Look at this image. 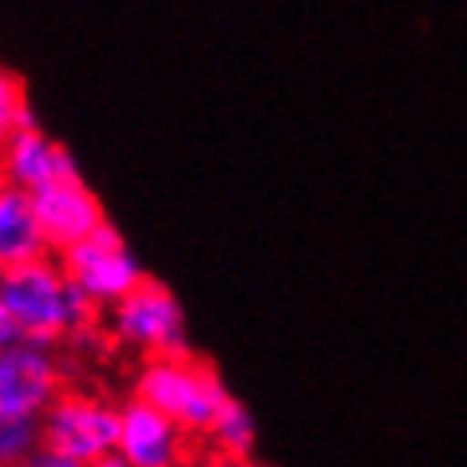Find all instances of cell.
<instances>
[{"mask_svg": "<svg viewBox=\"0 0 467 467\" xmlns=\"http://www.w3.org/2000/svg\"><path fill=\"white\" fill-rule=\"evenodd\" d=\"M0 301L13 317L16 337L40 345L76 341L91 329L96 306L72 285L60 262L44 258L0 274Z\"/></svg>", "mask_w": 467, "mask_h": 467, "instance_id": "cell-1", "label": "cell"}, {"mask_svg": "<svg viewBox=\"0 0 467 467\" xmlns=\"http://www.w3.org/2000/svg\"><path fill=\"white\" fill-rule=\"evenodd\" d=\"M135 400L159 408L186 436H210L234 396L226 392L222 377L206 360L179 353V357L143 360V368L135 377Z\"/></svg>", "mask_w": 467, "mask_h": 467, "instance_id": "cell-2", "label": "cell"}, {"mask_svg": "<svg viewBox=\"0 0 467 467\" xmlns=\"http://www.w3.org/2000/svg\"><path fill=\"white\" fill-rule=\"evenodd\" d=\"M40 436H44V451L91 467L115 455V443H119V408L99 392L64 389L60 400L40 416Z\"/></svg>", "mask_w": 467, "mask_h": 467, "instance_id": "cell-3", "label": "cell"}, {"mask_svg": "<svg viewBox=\"0 0 467 467\" xmlns=\"http://www.w3.org/2000/svg\"><path fill=\"white\" fill-rule=\"evenodd\" d=\"M60 265L96 309H115L147 282L143 262L135 258V250L115 226H99L91 238L60 254Z\"/></svg>", "mask_w": 467, "mask_h": 467, "instance_id": "cell-4", "label": "cell"}, {"mask_svg": "<svg viewBox=\"0 0 467 467\" xmlns=\"http://www.w3.org/2000/svg\"><path fill=\"white\" fill-rule=\"evenodd\" d=\"M108 329H111V341H119L143 360L186 353L182 306L159 282H143L131 297H123L115 309H108Z\"/></svg>", "mask_w": 467, "mask_h": 467, "instance_id": "cell-5", "label": "cell"}, {"mask_svg": "<svg viewBox=\"0 0 467 467\" xmlns=\"http://www.w3.org/2000/svg\"><path fill=\"white\" fill-rule=\"evenodd\" d=\"M64 396V365L52 345L16 341L0 345V416L40 420Z\"/></svg>", "mask_w": 467, "mask_h": 467, "instance_id": "cell-6", "label": "cell"}, {"mask_svg": "<svg viewBox=\"0 0 467 467\" xmlns=\"http://www.w3.org/2000/svg\"><path fill=\"white\" fill-rule=\"evenodd\" d=\"M32 202H36V218H40L44 238H48V250L67 254L84 238H91L99 226H108L96 191L79 174L44 186L40 194H32Z\"/></svg>", "mask_w": 467, "mask_h": 467, "instance_id": "cell-7", "label": "cell"}, {"mask_svg": "<svg viewBox=\"0 0 467 467\" xmlns=\"http://www.w3.org/2000/svg\"><path fill=\"white\" fill-rule=\"evenodd\" d=\"M186 431L143 400L119 404V443L115 455L131 467H186Z\"/></svg>", "mask_w": 467, "mask_h": 467, "instance_id": "cell-8", "label": "cell"}, {"mask_svg": "<svg viewBox=\"0 0 467 467\" xmlns=\"http://www.w3.org/2000/svg\"><path fill=\"white\" fill-rule=\"evenodd\" d=\"M76 171V159L67 155L64 143H56L52 135H44L36 123L25 127L8 150L0 155V182L16 186V191H28V194H40L44 186L60 182V179H72Z\"/></svg>", "mask_w": 467, "mask_h": 467, "instance_id": "cell-9", "label": "cell"}, {"mask_svg": "<svg viewBox=\"0 0 467 467\" xmlns=\"http://www.w3.org/2000/svg\"><path fill=\"white\" fill-rule=\"evenodd\" d=\"M48 238L40 230L36 202L28 191L0 182V270H16L48 258Z\"/></svg>", "mask_w": 467, "mask_h": 467, "instance_id": "cell-10", "label": "cell"}, {"mask_svg": "<svg viewBox=\"0 0 467 467\" xmlns=\"http://www.w3.org/2000/svg\"><path fill=\"white\" fill-rule=\"evenodd\" d=\"M44 451L40 420L0 416V467H28Z\"/></svg>", "mask_w": 467, "mask_h": 467, "instance_id": "cell-11", "label": "cell"}, {"mask_svg": "<svg viewBox=\"0 0 467 467\" xmlns=\"http://www.w3.org/2000/svg\"><path fill=\"white\" fill-rule=\"evenodd\" d=\"M254 436H258V431H254V416L238 400H230V408L218 416V424L206 440L214 443V451L222 455V460H250Z\"/></svg>", "mask_w": 467, "mask_h": 467, "instance_id": "cell-12", "label": "cell"}, {"mask_svg": "<svg viewBox=\"0 0 467 467\" xmlns=\"http://www.w3.org/2000/svg\"><path fill=\"white\" fill-rule=\"evenodd\" d=\"M32 127V111H28V96L20 76H13L8 67H0V155L8 150V143Z\"/></svg>", "mask_w": 467, "mask_h": 467, "instance_id": "cell-13", "label": "cell"}, {"mask_svg": "<svg viewBox=\"0 0 467 467\" xmlns=\"http://www.w3.org/2000/svg\"><path fill=\"white\" fill-rule=\"evenodd\" d=\"M28 467H84V463L64 460V455H52V451H40V455H36V460H32Z\"/></svg>", "mask_w": 467, "mask_h": 467, "instance_id": "cell-14", "label": "cell"}, {"mask_svg": "<svg viewBox=\"0 0 467 467\" xmlns=\"http://www.w3.org/2000/svg\"><path fill=\"white\" fill-rule=\"evenodd\" d=\"M8 341H16V329H13V317H8L5 301H0V345H8Z\"/></svg>", "mask_w": 467, "mask_h": 467, "instance_id": "cell-15", "label": "cell"}, {"mask_svg": "<svg viewBox=\"0 0 467 467\" xmlns=\"http://www.w3.org/2000/svg\"><path fill=\"white\" fill-rule=\"evenodd\" d=\"M210 467H258V463H250V460H210Z\"/></svg>", "mask_w": 467, "mask_h": 467, "instance_id": "cell-16", "label": "cell"}, {"mask_svg": "<svg viewBox=\"0 0 467 467\" xmlns=\"http://www.w3.org/2000/svg\"><path fill=\"white\" fill-rule=\"evenodd\" d=\"M91 467H131V463H123L119 455H108V460H99V463H91Z\"/></svg>", "mask_w": 467, "mask_h": 467, "instance_id": "cell-17", "label": "cell"}, {"mask_svg": "<svg viewBox=\"0 0 467 467\" xmlns=\"http://www.w3.org/2000/svg\"><path fill=\"white\" fill-rule=\"evenodd\" d=\"M0 274H5V270H0Z\"/></svg>", "mask_w": 467, "mask_h": 467, "instance_id": "cell-18", "label": "cell"}]
</instances>
